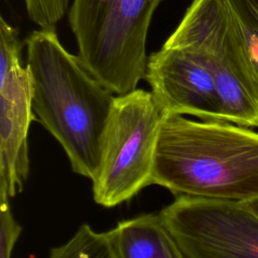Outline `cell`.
<instances>
[{"label": "cell", "mask_w": 258, "mask_h": 258, "mask_svg": "<svg viewBox=\"0 0 258 258\" xmlns=\"http://www.w3.org/2000/svg\"><path fill=\"white\" fill-rule=\"evenodd\" d=\"M163 114L150 92L115 96L93 183L96 204L114 208L152 184Z\"/></svg>", "instance_id": "obj_5"}, {"label": "cell", "mask_w": 258, "mask_h": 258, "mask_svg": "<svg viewBox=\"0 0 258 258\" xmlns=\"http://www.w3.org/2000/svg\"><path fill=\"white\" fill-rule=\"evenodd\" d=\"M246 204L258 215V199L250 201V202H246Z\"/></svg>", "instance_id": "obj_14"}, {"label": "cell", "mask_w": 258, "mask_h": 258, "mask_svg": "<svg viewBox=\"0 0 258 258\" xmlns=\"http://www.w3.org/2000/svg\"><path fill=\"white\" fill-rule=\"evenodd\" d=\"M144 79L163 115L224 121L213 77L188 49L164 42L148 57Z\"/></svg>", "instance_id": "obj_8"}, {"label": "cell", "mask_w": 258, "mask_h": 258, "mask_svg": "<svg viewBox=\"0 0 258 258\" xmlns=\"http://www.w3.org/2000/svg\"><path fill=\"white\" fill-rule=\"evenodd\" d=\"M152 184L176 197L258 199V133L225 121L163 115Z\"/></svg>", "instance_id": "obj_2"}, {"label": "cell", "mask_w": 258, "mask_h": 258, "mask_svg": "<svg viewBox=\"0 0 258 258\" xmlns=\"http://www.w3.org/2000/svg\"><path fill=\"white\" fill-rule=\"evenodd\" d=\"M16 27L0 17V191L9 199L23 190L29 173L27 135L36 120L32 80L21 63Z\"/></svg>", "instance_id": "obj_7"}, {"label": "cell", "mask_w": 258, "mask_h": 258, "mask_svg": "<svg viewBox=\"0 0 258 258\" xmlns=\"http://www.w3.org/2000/svg\"><path fill=\"white\" fill-rule=\"evenodd\" d=\"M111 231L120 258H186L160 214L123 220Z\"/></svg>", "instance_id": "obj_9"}, {"label": "cell", "mask_w": 258, "mask_h": 258, "mask_svg": "<svg viewBox=\"0 0 258 258\" xmlns=\"http://www.w3.org/2000/svg\"><path fill=\"white\" fill-rule=\"evenodd\" d=\"M22 232L21 226L15 221L9 198L0 196V258H11L12 250Z\"/></svg>", "instance_id": "obj_13"}, {"label": "cell", "mask_w": 258, "mask_h": 258, "mask_svg": "<svg viewBox=\"0 0 258 258\" xmlns=\"http://www.w3.org/2000/svg\"><path fill=\"white\" fill-rule=\"evenodd\" d=\"M165 42L188 49L209 71L225 122L258 127V73L228 0H192Z\"/></svg>", "instance_id": "obj_4"}, {"label": "cell", "mask_w": 258, "mask_h": 258, "mask_svg": "<svg viewBox=\"0 0 258 258\" xmlns=\"http://www.w3.org/2000/svg\"><path fill=\"white\" fill-rule=\"evenodd\" d=\"M245 36L258 73V0H228Z\"/></svg>", "instance_id": "obj_11"}, {"label": "cell", "mask_w": 258, "mask_h": 258, "mask_svg": "<svg viewBox=\"0 0 258 258\" xmlns=\"http://www.w3.org/2000/svg\"><path fill=\"white\" fill-rule=\"evenodd\" d=\"M164 0H72L69 24L78 56L115 96L145 78L146 45L154 13Z\"/></svg>", "instance_id": "obj_3"}, {"label": "cell", "mask_w": 258, "mask_h": 258, "mask_svg": "<svg viewBox=\"0 0 258 258\" xmlns=\"http://www.w3.org/2000/svg\"><path fill=\"white\" fill-rule=\"evenodd\" d=\"M159 214L186 258H258V215L246 203L176 197Z\"/></svg>", "instance_id": "obj_6"}, {"label": "cell", "mask_w": 258, "mask_h": 258, "mask_svg": "<svg viewBox=\"0 0 258 258\" xmlns=\"http://www.w3.org/2000/svg\"><path fill=\"white\" fill-rule=\"evenodd\" d=\"M48 258H120L112 231L97 232L88 224L79 227L64 244L50 249Z\"/></svg>", "instance_id": "obj_10"}, {"label": "cell", "mask_w": 258, "mask_h": 258, "mask_svg": "<svg viewBox=\"0 0 258 258\" xmlns=\"http://www.w3.org/2000/svg\"><path fill=\"white\" fill-rule=\"evenodd\" d=\"M72 0H23L29 19L39 28H53L62 19Z\"/></svg>", "instance_id": "obj_12"}, {"label": "cell", "mask_w": 258, "mask_h": 258, "mask_svg": "<svg viewBox=\"0 0 258 258\" xmlns=\"http://www.w3.org/2000/svg\"><path fill=\"white\" fill-rule=\"evenodd\" d=\"M25 46L36 121L60 144L72 170L92 180L115 95L62 45L55 29L33 30Z\"/></svg>", "instance_id": "obj_1"}]
</instances>
